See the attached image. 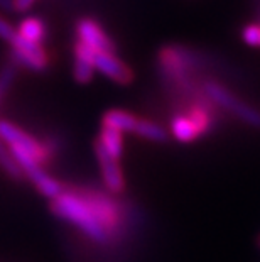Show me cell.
Returning a JSON list of instances; mask_svg holds the SVG:
<instances>
[{
    "instance_id": "cell-18",
    "label": "cell",
    "mask_w": 260,
    "mask_h": 262,
    "mask_svg": "<svg viewBox=\"0 0 260 262\" xmlns=\"http://www.w3.org/2000/svg\"><path fill=\"white\" fill-rule=\"evenodd\" d=\"M242 39L248 46H260V26L257 24H248L243 27Z\"/></svg>"
},
{
    "instance_id": "cell-7",
    "label": "cell",
    "mask_w": 260,
    "mask_h": 262,
    "mask_svg": "<svg viewBox=\"0 0 260 262\" xmlns=\"http://www.w3.org/2000/svg\"><path fill=\"white\" fill-rule=\"evenodd\" d=\"M95 70L100 71L108 80L119 83V85H129L132 81V78H134L129 66L115 56V53H110V51L95 53Z\"/></svg>"
},
{
    "instance_id": "cell-13",
    "label": "cell",
    "mask_w": 260,
    "mask_h": 262,
    "mask_svg": "<svg viewBox=\"0 0 260 262\" xmlns=\"http://www.w3.org/2000/svg\"><path fill=\"white\" fill-rule=\"evenodd\" d=\"M17 32L27 41L42 44L44 37H46V26L39 17H26L20 20Z\"/></svg>"
},
{
    "instance_id": "cell-14",
    "label": "cell",
    "mask_w": 260,
    "mask_h": 262,
    "mask_svg": "<svg viewBox=\"0 0 260 262\" xmlns=\"http://www.w3.org/2000/svg\"><path fill=\"white\" fill-rule=\"evenodd\" d=\"M0 168L7 172L10 178H14V180H22L26 176L20 164L17 163V159H15V156L12 154V150H10V147L2 139H0Z\"/></svg>"
},
{
    "instance_id": "cell-3",
    "label": "cell",
    "mask_w": 260,
    "mask_h": 262,
    "mask_svg": "<svg viewBox=\"0 0 260 262\" xmlns=\"http://www.w3.org/2000/svg\"><path fill=\"white\" fill-rule=\"evenodd\" d=\"M10 150H12V154L15 156L17 163L20 164L24 174L32 181V185L36 186V189L42 194V196H46L49 200H56L59 194L64 191L63 185H61L56 178L48 174V172L42 169V164L37 159L32 158L31 154H27L26 150L14 149V147H10Z\"/></svg>"
},
{
    "instance_id": "cell-8",
    "label": "cell",
    "mask_w": 260,
    "mask_h": 262,
    "mask_svg": "<svg viewBox=\"0 0 260 262\" xmlns=\"http://www.w3.org/2000/svg\"><path fill=\"white\" fill-rule=\"evenodd\" d=\"M95 154H97L98 164H100L105 186L112 193H122L125 189V180H124V174H122L119 159L112 158V156L97 142H95Z\"/></svg>"
},
{
    "instance_id": "cell-20",
    "label": "cell",
    "mask_w": 260,
    "mask_h": 262,
    "mask_svg": "<svg viewBox=\"0 0 260 262\" xmlns=\"http://www.w3.org/2000/svg\"><path fill=\"white\" fill-rule=\"evenodd\" d=\"M12 78H14V68H4L2 73H0V98H2L4 92L7 90L9 85L12 83Z\"/></svg>"
},
{
    "instance_id": "cell-6",
    "label": "cell",
    "mask_w": 260,
    "mask_h": 262,
    "mask_svg": "<svg viewBox=\"0 0 260 262\" xmlns=\"http://www.w3.org/2000/svg\"><path fill=\"white\" fill-rule=\"evenodd\" d=\"M76 36L78 42L91 48L93 51H110L115 53V42L102 29V26L93 19H81L76 24Z\"/></svg>"
},
{
    "instance_id": "cell-19",
    "label": "cell",
    "mask_w": 260,
    "mask_h": 262,
    "mask_svg": "<svg viewBox=\"0 0 260 262\" xmlns=\"http://www.w3.org/2000/svg\"><path fill=\"white\" fill-rule=\"evenodd\" d=\"M15 34H17V29H15L7 19L0 15V39L10 44L12 42V39L15 37Z\"/></svg>"
},
{
    "instance_id": "cell-16",
    "label": "cell",
    "mask_w": 260,
    "mask_h": 262,
    "mask_svg": "<svg viewBox=\"0 0 260 262\" xmlns=\"http://www.w3.org/2000/svg\"><path fill=\"white\" fill-rule=\"evenodd\" d=\"M93 73H95V66L90 61L75 58L73 66V76L78 83H90L93 80Z\"/></svg>"
},
{
    "instance_id": "cell-10",
    "label": "cell",
    "mask_w": 260,
    "mask_h": 262,
    "mask_svg": "<svg viewBox=\"0 0 260 262\" xmlns=\"http://www.w3.org/2000/svg\"><path fill=\"white\" fill-rule=\"evenodd\" d=\"M103 127H108V129L119 130V132H135L137 122H139V117L127 112V110H120V108H113L108 110L107 114L103 115Z\"/></svg>"
},
{
    "instance_id": "cell-15",
    "label": "cell",
    "mask_w": 260,
    "mask_h": 262,
    "mask_svg": "<svg viewBox=\"0 0 260 262\" xmlns=\"http://www.w3.org/2000/svg\"><path fill=\"white\" fill-rule=\"evenodd\" d=\"M134 134H137V136L142 139H147V141H152V142H164L166 139H168V132H166L159 124H156L154 120H149V119H139Z\"/></svg>"
},
{
    "instance_id": "cell-21",
    "label": "cell",
    "mask_w": 260,
    "mask_h": 262,
    "mask_svg": "<svg viewBox=\"0 0 260 262\" xmlns=\"http://www.w3.org/2000/svg\"><path fill=\"white\" fill-rule=\"evenodd\" d=\"M34 4H36V0H14V10L26 12V10H29Z\"/></svg>"
},
{
    "instance_id": "cell-12",
    "label": "cell",
    "mask_w": 260,
    "mask_h": 262,
    "mask_svg": "<svg viewBox=\"0 0 260 262\" xmlns=\"http://www.w3.org/2000/svg\"><path fill=\"white\" fill-rule=\"evenodd\" d=\"M97 144H100L112 158L119 159V161L122 158V154H124V137H122V132H119V130L108 129V127H102V132L97 139Z\"/></svg>"
},
{
    "instance_id": "cell-5",
    "label": "cell",
    "mask_w": 260,
    "mask_h": 262,
    "mask_svg": "<svg viewBox=\"0 0 260 262\" xmlns=\"http://www.w3.org/2000/svg\"><path fill=\"white\" fill-rule=\"evenodd\" d=\"M10 48H12V54L15 61H19L20 64L27 66L29 70L42 71L48 68L49 56H48V53L44 51L42 44L27 41V39H24L17 32L15 37L12 39V42H10Z\"/></svg>"
},
{
    "instance_id": "cell-2",
    "label": "cell",
    "mask_w": 260,
    "mask_h": 262,
    "mask_svg": "<svg viewBox=\"0 0 260 262\" xmlns=\"http://www.w3.org/2000/svg\"><path fill=\"white\" fill-rule=\"evenodd\" d=\"M206 97L211 100L213 103H217L218 107L228 110L230 114H233L237 119L243 120L248 125L260 127V112L240 100L235 93L226 90L223 85H220L218 81H206L203 86Z\"/></svg>"
},
{
    "instance_id": "cell-17",
    "label": "cell",
    "mask_w": 260,
    "mask_h": 262,
    "mask_svg": "<svg viewBox=\"0 0 260 262\" xmlns=\"http://www.w3.org/2000/svg\"><path fill=\"white\" fill-rule=\"evenodd\" d=\"M187 117H190V119L198 125V129L201 130V134L209 130V127H211V117H209V114L201 107V105H195V107H191L190 112H187Z\"/></svg>"
},
{
    "instance_id": "cell-4",
    "label": "cell",
    "mask_w": 260,
    "mask_h": 262,
    "mask_svg": "<svg viewBox=\"0 0 260 262\" xmlns=\"http://www.w3.org/2000/svg\"><path fill=\"white\" fill-rule=\"evenodd\" d=\"M0 139L7 144L9 147L26 150L27 154H31L32 158L39 161L41 164H44L51 156V149L46 144H41L39 141H36L34 137L29 136L26 130H22L20 127L9 120H0Z\"/></svg>"
},
{
    "instance_id": "cell-1",
    "label": "cell",
    "mask_w": 260,
    "mask_h": 262,
    "mask_svg": "<svg viewBox=\"0 0 260 262\" xmlns=\"http://www.w3.org/2000/svg\"><path fill=\"white\" fill-rule=\"evenodd\" d=\"M51 208L54 215L78 227L98 244H107L120 224L117 205L91 191H63L53 200Z\"/></svg>"
},
{
    "instance_id": "cell-22",
    "label": "cell",
    "mask_w": 260,
    "mask_h": 262,
    "mask_svg": "<svg viewBox=\"0 0 260 262\" xmlns=\"http://www.w3.org/2000/svg\"><path fill=\"white\" fill-rule=\"evenodd\" d=\"M0 9H4V10L14 9V0H0Z\"/></svg>"
},
{
    "instance_id": "cell-9",
    "label": "cell",
    "mask_w": 260,
    "mask_h": 262,
    "mask_svg": "<svg viewBox=\"0 0 260 262\" xmlns=\"http://www.w3.org/2000/svg\"><path fill=\"white\" fill-rule=\"evenodd\" d=\"M159 58L166 75L173 78L174 81L184 80L191 63L190 54L186 51H181L178 48H166L160 51Z\"/></svg>"
},
{
    "instance_id": "cell-11",
    "label": "cell",
    "mask_w": 260,
    "mask_h": 262,
    "mask_svg": "<svg viewBox=\"0 0 260 262\" xmlns=\"http://www.w3.org/2000/svg\"><path fill=\"white\" fill-rule=\"evenodd\" d=\"M171 132H173L176 141L184 142V144L196 141V139L201 136V130L198 129V125L187 115L176 117L173 120V124H171Z\"/></svg>"
}]
</instances>
